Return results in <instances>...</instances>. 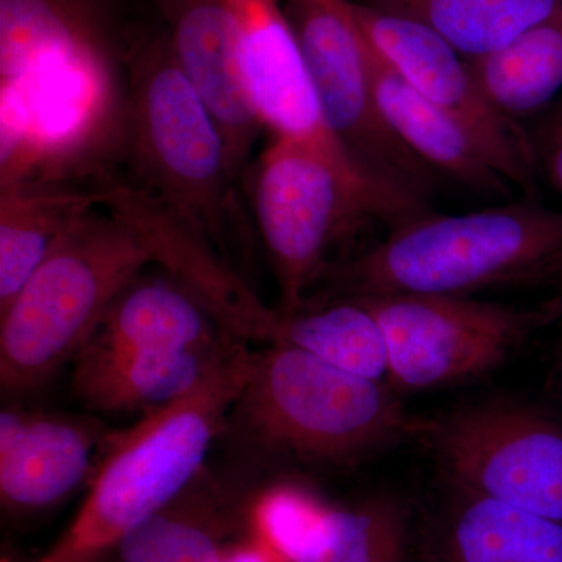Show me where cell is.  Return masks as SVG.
Masks as SVG:
<instances>
[{"label": "cell", "mask_w": 562, "mask_h": 562, "mask_svg": "<svg viewBox=\"0 0 562 562\" xmlns=\"http://www.w3.org/2000/svg\"><path fill=\"white\" fill-rule=\"evenodd\" d=\"M122 61L127 109L117 179L198 222L228 261L247 260L254 238L227 144L161 25L128 27Z\"/></svg>", "instance_id": "6da1fadb"}, {"label": "cell", "mask_w": 562, "mask_h": 562, "mask_svg": "<svg viewBox=\"0 0 562 562\" xmlns=\"http://www.w3.org/2000/svg\"><path fill=\"white\" fill-rule=\"evenodd\" d=\"M422 430L382 383L269 344L228 413L231 464L258 480L276 462L346 465Z\"/></svg>", "instance_id": "7a4b0ae2"}, {"label": "cell", "mask_w": 562, "mask_h": 562, "mask_svg": "<svg viewBox=\"0 0 562 562\" xmlns=\"http://www.w3.org/2000/svg\"><path fill=\"white\" fill-rule=\"evenodd\" d=\"M552 277L562 280V210L535 202L462 214L428 210L394 225L364 254L330 262L319 280L321 302L376 294L471 295Z\"/></svg>", "instance_id": "3957f363"}, {"label": "cell", "mask_w": 562, "mask_h": 562, "mask_svg": "<svg viewBox=\"0 0 562 562\" xmlns=\"http://www.w3.org/2000/svg\"><path fill=\"white\" fill-rule=\"evenodd\" d=\"M280 291V312L302 308L328 254L362 222L391 224L428 211L369 171L338 139L272 136L241 176Z\"/></svg>", "instance_id": "277c9868"}, {"label": "cell", "mask_w": 562, "mask_h": 562, "mask_svg": "<svg viewBox=\"0 0 562 562\" xmlns=\"http://www.w3.org/2000/svg\"><path fill=\"white\" fill-rule=\"evenodd\" d=\"M251 360L243 346L180 401L110 431L79 513L36 562H91L187 490L224 435Z\"/></svg>", "instance_id": "5b68a950"}, {"label": "cell", "mask_w": 562, "mask_h": 562, "mask_svg": "<svg viewBox=\"0 0 562 562\" xmlns=\"http://www.w3.org/2000/svg\"><path fill=\"white\" fill-rule=\"evenodd\" d=\"M124 61L109 52H50L0 80V188H94L120 172L125 144Z\"/></svg>", "instance_id": "8992f818"}, {"label": "cell", "mask_w": 562, "mask_h": 562, "mask_svg": "<svg viewBox=\"0 0 562 562\" xmlns=\"http://www.w3.org/2000/svg\"><path fill=\"white\" fill-rule=\"evenodd\" d=\"M92 209L58 239L0 312V386L29 394L72 362L117 292L154 262L138 232Z\"/></svg>", "instance_id": "52a82bcc"}, {"label": "cell", "mask_w": 562, "mask_h": 562, "mask_svg": "<svg viewBox=\"0 0 562 562\" xmlns=\"http://www.w3.org/2000/svg\"><path fill=\"white\" fill-rule=\"evenodd\" d=\"M283 10L333 135L369 171L428 205L438 176L380 116L351 0H286Z\"/></svg>", "instance_id": "ba28073f"}, {"label": "cell", "mask_w": 562, "mask_h": 562, "mask_svg": "<svg viewBox=\"0 0 562 562\" xmlns=\"http://www.w3.org/2000/svg\"><path fill=\"white\" fill-rule=\"evenodd\" d=\"M358 299L382 327L390 379L430 390L472 379L508 358L535 328L536 308L469 295L376 294Z\"/></svg>", "instance_id": "9c48e42d"}, {"label": "cell", "mask_w": 562, "mask_h": 562, "mask_svg": "<svg viewBox=\"0 0 562 562\" xmlns=\"http://www.w3.org/2000/svg\"><path fill=\"white\" fill-rule=\"evenodd\" d=\"M446 472L479 495L562 524V425L519 405L487 403L432 427Z\"/></svg>", "instance_id": "30bf717a"}, {"label": "cell", "mask_w": 562, "mask_h": 562, "mask_svg": "<svg viewBox=\"0 0 562 562\" xmlns=\"http://www.w3.org/2000/svg\"><path fill=\"white\" fill-rule=\"evenodd\" d=\"M353 11L373 49L414 90L460 122L512 187L520 188L530 198L535 195L539 172L530 135L522 125L492 109L460 52L416 22L357 3Z\"/></svg>", "instance_id": "8fae6325"}, {"label": "cell", "mask_w": 562, "mask_h": 562, "mask_svg": "<svg viewBox=\"0 0 562 562\" xmlns=\"http://www.w3.org/2000/svg\"><path fill=\"white\" fill-rule=\"evenodd\" d=\"M99 198L102 209L138 232L154 262L209 305L225 330L247 344L271 341L279 310L265 305L198 222L117 177L103 184Z\"/></svg>", "instance_id": "7c38bea8"}, {"label": "cell", "mask_w": 562, "mask_h": 562, "mask_svg": "<svg viewBox=\"0 0 562 562\" xmlns=\"http://www.w3.org/2000/svg\"><path fill=\"white\" fill-rule=\"evenodd\" d=\"M103 422L88 416L7 408L0 413V505L31 516L60 505L90 484L103 442Z\"/></svg>", "instance_id": "4fadbf2b"}, {"label": "cell", "mask_w": 562, "mask_h": 562, "mask_svg": "<svg viewBox=\"0 0 562 562\" xmlns=\"http://www.w3.org/2000/svg\"><path fill=\"white\" fill-rule=\"evenodd\" d=\"M258 495L249 473L206 464L187 490L92 561L228 562Z\"/></svg>", "instance_id": "5bb4252c"}, {"label": "cell", "mask_w": 562, "mask_h": 562, "mask_svg": "<svg viewBox=\"0 0 562 562\" xmlns=\"http://www.w3.org/2000/svg\"><path fill=\"white\" fill-rule=\"evenodd\" d=\"M227 3L239 72L262 127L273 136L338 139L324 120L301 47L279 0Z\"/></svg>", "instance_id": "9a60e30c"}, {"label": "cell", "mask_w": 562, "mask_h": 562, "mask_svg": "<svg viewBox=\"0 0 562 562\" xmlns=\"http://www.w3.org/2000/svg\"><path fill=\"white\" fill-rule=\"evenodd\" d=\"M177 61L220 124L238 180L262 131L236 58L227 0H154Z\"/></svg>", "instance_id": "2e32d148"}, {"label": "cell", "mask_w": 562, "mask_h": 562, "mask_svg": "<svg viewBox=\"0 0 562 562\" xmlns=\"http://www.w3.org/2000/svg\"><path fill=\"white\" fill-rule=\"evenodd\" d=\"M143 271L117 292L79 351L224 349L243 342L173 273Z\"/></svg>", "instance_id": "e0dca14e"}, {"label": "cell", "mask_w": 562, "mask_h": 562, "mask_svg": "<svg viewBox=\"0 0 562 562\" xmlns=\"http://www.w3.org/2000/svg\"><path fill=\"white\" fill-rule=\"evenodd\" d=\"M364 41L373 98L392 135L436 176L487 198L508 195L512 184L497 171L479 140L414 90L366 36Z\"/></svg>", "instance_id": "ac0fdd59"}, {"label": "cell", "mask_w": 562, "mask_h": 562, "mask_svg": "<svg viewBox=\"0 0 562 562\" xmlns=\"http://www.w3.org/2000/svg\"><path fill=\"white\" fill-rule=\"evenodd\" d=\"M246 342L224 349L81 350L70 386L88 409L103 414L157 412L180 401Z\"/></svg>", "instance_id": "d6986e66"}, {"label": "cell", "mask_w": 562, "mask_h": 562, "mask_svg": "<svg viewBox=\"0 0 562 562\" xmlns=\"http://www.w3.org/2000/svg\"><path fill=\"white\" fill-rule=\"evenodd\" d=\"M106 0H0V80L50 52L91 49L124 60L128 27Z\"/></svg>", "instance_id": "ffe728a7"}, {"label": "cell", "mask_w": 562, "mask_h": 562, "mask_svg": "<svg viewBox=\"0 0 562 562\" xmlns=\"http://www.w3.org/2000/svg\"><path fill=\"white\" fill-rule=\"evenodd\" d=\"M99 190L54 183L0 188V312L79 217L101 206Z\"/></svg>", "instance_id": "44dd1931"}, {"label": "cell", "mask_w": 562, "mask_h": 562, "mask_svg": "<svg viewBox=\"0 0 562 562\" xmlns=\"http://www.w3.org/2000/svg\"><path fill=\"white\" fill-rule=\"evenodd\" d=\"M468 65L492 109L517 124L536 120L562 95V10Z\"/></svg>", "instance_id": "7402d4cb"}, {"label": "cell", "mask_w": 562, "mask_h": 562, "mask_svg": "<svg viewBox=\"0 0 562 562\" xmlns=\"http://www.w3.org/2000/svg\"><path fill=\"white\" fill-rule=\"evenodd\" d=\"M357 5L416 22L465 60L497 50L562 10V0H351Z\"/></svg>", "instance_id": "603a6c76"}, {"label": "cell", "mask_w": 562, "mask_h": 562, "mask_svg": "<svg viewBox=\"0 0 562 562\" xmlns=\"http://www.w3.org/2000/svg\"><path fill=\"white\" fill-rule=\"evenodd\" d=\"M306 351L342 371L382 383L390 376L386 341L371 310L353 297L306 303L281 313L271 342ZM268 344V346H269Z\"/></svg>", "instance_id": "cb8c5ba5"}, {"label": "cell", "mask_w": 562, "mask_h": 562, "mask_svg": "<svg viewBox=\"0 0 562 562\" xmlns=\"http://www.w3.org/2000/svg\"><path fill=\"white\" fill-rule=\"evenodd\" d=\"M447 562H562V524L468 494L450 530Z\"/></svg>", "instance_id": "d4e9b609"}, {"label": "cell", "mask_w": 562, "mask_h": 562, "mask_svg": "<svg viewBox=\"0 0 562 562\" xmlns=\"http://www.w3.org/2000/svg\"><path fill=\"white\" fill-rule=\"evenodd\" d=\"M405 514L390 498L325 512L292 562H406Z\"/></svg>", "instance_id": "484cf974"}, {"label": "cell", "mask_w": 562, "mask_h": 562, "mask_svg": "<svg viewBox=\"0 0 562 562\" xmlns=\"http://www.w3.org/2000/svg\"><path fill=\"white\" fill-rule=\"evenodd\" d=\"M255 514L260 516L266 530L292 560L321 522L324 509L317 508L308 495L295 487L280 486L260 492L255 503Z\"/></svg>", "instance_id": "4316f807"}, {"label": "cell", "mask_w": 562, "mask_h": 562, "mask_svg": "<svg viewBox=\"0 0 562 562\" xmlns=\"http://www.w3.org/2000/svg\"><path fill=\"white\" fill-rule=\"evenodd\" d=\"M528 135L539 176L562 198V95L536 117L535 131Z\"/></svg>", "instance_id": "83f0119b"}, {"label": "cell", "mask_w": 562, "mask_h": 562, "mask_svg": "<svg viewBox=\"0 0 562 562\" xmlns=\"http://www.w3.org/2000/svg\"><path fill=\"white\" fill-rule=\"evenodd\" d=\"M536 312H538L539 321H541V325H549L552 322L561 319L562 317V280L560 284V290H558L557 294L553 297H550L549 301L541 303V305L536 306Z\"/></svg>", "instance_id": "f1b7e54d"}, {"label": "cell", "mask_w": 562, "mask_h": 562, "mask_svg": "<svg viewBox=\"0 0 562 562\" xmlns=\"http://www.w3.org/2000/svg\"><path fill=\"white\" fill-rule=\"evenodd\" d=\"M106 2H111L114 3V5H116V3L120 2V0H106Z\"/></svg>", "instance_id": "f546056e"}, {"label": "cell", "mask_w": 562, "mask_h": 562, "mask_svg": "<svg viewBox=\"0 0 562 562\" xmlns=\"http://www.w3.org/2000/svg\"><path fill=\"white\" fill-rule=\"evenodd\" d=\"M2 562H11V561L7 560V558H3Z\"/></svg>", "instance_id": "4dcf8cb0"}, {"label": "cell", "mask_w": 562, "mask_h": 562, "mask_svg": "<svg viewBox=\"0 0 562 562\" xmlns=\"http://www.w3.org/2000/svg\"><path fill=\"white\" fill-rule=\"evenodd\" d=\"M561 372H562V355H561Z\"/></svg>", "instance_id": "1f68e13d"}, {"label": "cell", "mask_w": 562, "mask_h": 562, "mask_svg": "<svg viewBox=\"0 0 562 562\" xmlns=\"http://www.w3.org/2000/svg\"><path fill=\"white\" fill-rule=\"evenodd\" d=\"M91 562H94V561H91Z\"/></svg>", "instance_id": "d6a6232c"}]
</instances>
